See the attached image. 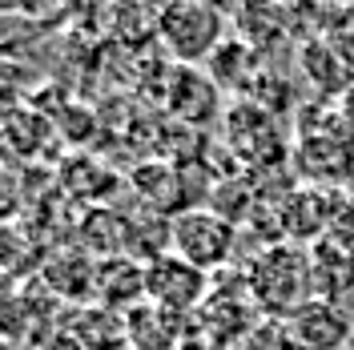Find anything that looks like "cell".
<instances>
[{
    "instance_id": "obj_4",
    "label": "cell",
    "mask_w": 354,
    "mask_h": 350,
    "mask_svg": "<svg viewBox=\"0 0 354 350\" xmlns=\"http://www.w3.org/2000/svg\"><path fill=\"white\" fill-rule=\"evenodd\" d=\"M145 298L177 314L201 310V302L209 298V274L177 258L174 250H165L145 262Z\"/></svg>"
},
{
    "instance_id": "obj_7",
    "label": "cell",
    "mask_w": 354,
    "mask_h": 350,
    "mask_svg": "<svg viewBox=\"0 0 354 350\" xmlns=\"http://www.w3.org/2000/svg\"><path fill=\"white\" fill-rule=\"evenodd\" d=\"M310 274H314V298L338 302L346 290H354V250L326 238L310 250Z\"/></svg>"
},
{
    "instance_id": "obj_1",
    "label": "cell",
    "mask_w": 354,
    "mask_h": 350,
    "mask_svg": "<svg viewBox=\"0 0 354 350\" xmlns=\"http://www.w3.org/2000/svg\"><path fill=\"white\" fill-rule=\"evenodd\" d=\"M245 290L258 314L286 322L290 314L314 302V274H310L306 250L290 241H270L262 254H254V262L245 270Z\"/></svg>"
},
{
    "instance_id": "obj_2",
    "label": "cell",
    "mask_w": 354,
    "mask_h": 350,
    "mask_svg": "<svg viewBox=\"0 0 354 350\" xmlns=\"http://www.w3.org/2000/svg\"><path fill=\"white\" fill-rule=\"evenodd\" d=\"M225 12L214 4H201V0H181V4H165L157 12V37L165 44V53L174 57L177 65L194 68L198 61H209L225 37Z\"/></svg>"
},
{
    "instance_id": "obj_10",
    "label": "cell",
    "mask_w": 354,
    "mask_h": 350,
    "mask_svg": "<svg viewBox=\"0 0 354 350\" xmlns=\"http://www.w3.org/2000/svg\"><path fill=\"white\" fill-rule=\"evenodd\" d=\"M346 350H354V338H351V347H346Z\"/></svg>"
},
{
    "instance_id": "obj_9",
    "label": "cell",
    "mask_w": 354,
    "mask_h": 350,
    "mask_svg": "<svg viewBox=\"0 0 354 350\" xmlns=\"http://www.w3.org/2000/svg\"><path fill=\"white\" fill-rule=\"evenodd\" d=\"M218 350H254L250 342H234V347H218Z\"/></svg>"
},
{
    "instance_id": "obj_6",
    "label": "cell",
    "mask_w": 354,
    "mask_h": 350,
    "mask_svg": "<svg viewBox=\"0 0 354 350\" xmlns=\"http://www.w3.org/2000/svg\"><path fill=\"white\" fill-rule=\"evenodd\" d=\"M93 298L101 306L117 310V314H129L133 306L149 302L145 298V262H133L125 254H113V258H101L93 266Z\"/></svg>"
},
{
    "instance_id": "obj_8",
    "label": "cell",
    "mask_w": 354,
    "mask_h": 350,
    "mask_svg": "<svg viewBox=\"0 0 354 350\" xmlns=\"http://www.w3.org/2000/svg\"><path fill=\"white\" fill-rule=\"evenodd\" d=\"M24 350H85L65 326H48V330H32Z\"/></svg>"
},
{
    "instance_id": "obj_5",
    "label": "cell",
    "mask_w": 354,
    "mask_h": 350,
    "mask_svg": "<svg viewBox=\"0 0 354 350\" xmlns=\"http://www.w3.org/2000/svg\"><path fill=\"white\" fill-rule=\"evenodd\" d=\"M286 326L306 350H346L354 338V322L346 318V310L326 298L306 302L298 314L286 318Z\"/></svg>"
},
{
    "instance_id": "obj_3",
    "label": "cell",
    "mask_w": 354,
    "mask_h": 350,
    "mask_svg": "<svg viewBox=\"0 0 354 350\" xmlns=\"http://www.w3.org/2000/svg\"><path fill=\"white\" fill-rule=\"evenodd\" d=\"M169 250L189 266H198L205 274H214L218 266L230 262L234 254V221L214 214L209 205L201 210H177L169 218Z\"/></svg>"
}]
</instances>
